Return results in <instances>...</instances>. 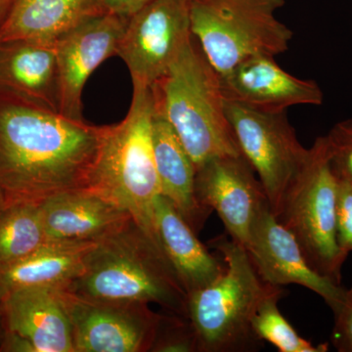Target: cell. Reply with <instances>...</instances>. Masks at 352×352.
Instances as JSON below:
<instances>
[{"instance_id":"cell-1","label":"cell","mask_w":352,"mask_h":352,"mask_svg":"<svg viewBox=\"0 0 352 352\" xmlns=\"http://www.w3.org/2000/svg\"><path fill=\"white\" fill-rule=\"evenodd\" d=\"M104 126L0 91V198L39 204L87 189Z\"/></svg>"},{"instance_id":"cell-2","label":"cell","mask_w":352,"mask_h":352,"mask_svg":"<svg viewBox=\"0 0 352 352\" xmlns=\"http://www.w3.org/2000/svg\"><path fill=\"white\" fill-rule=\"evenodd\" d=\"M62 289L104 302L156 303L188 319V295L173 265L132 219L96 243L82 273Z\"/></svg>"},{"instance_id":"cell-3","label":"cell","mask_w":352,"mask_h":352,"mask_svg":"<svg viewBox=\"0 0 352 352\" xmlns=\"http://www.w3.org/2000/svg\"><path fill=\"white\" fill-rule=\"evenodd\" d=\"M152 89L155 110L175 129L196 170L214 157L242 155L219 74L193 34Z\"/></svg>"},{"instance_id":"cell-4","label":"cell","mask_w":352,"mask_h":352,"mask_svg":"<svg viewBox=\"0 0 352 352\" xmlns=\"http://www.w3.org/2000/svg\"><path fill=\"white\" fill-rule=\"evenodd\" d=\"M154 112L152 87L133 85L126 117L104 126L87 189L126 210L160 244L155 228V205L161 189L153 151Z\"/></svg>"},{"instance_id":"cell-5","label":"cell","mask_w":352,"mask_h":352,"mask_svg":"<svg viewBox=\"0 0 352 352\" xmlns=\"http://www.w3.org/2000/svg\"><path fill=\"white\" fill-rule=\"evenodd\" d=\"M210 245L221 256L224 271L188 295V320L199 352L258 351L261 340L254 332L252 318L277 287L259 277L245 248L231 238L219 236Z\"/></svg>"},{"instance_id":"cell-6","label":"cell","mask_w":352,"mask_h":352,"mask_svg":"<svg viewBox=\"0 0 352 352\" xmlns=\"http://www.w3.org/2000/svg\"><path fill=\"white\" fill-rule=\"evenodd\" d=\"M286 0H190V25L210 63L224 75L258 55L289 50L294 32L277 19Z\"/></svg>"},{"instance_id":"cell-7","label":"cell","mask_w":352,"mask_h":352,"mask_svg":"<svg viewBox=\"0 0 352 352\" xmlns=\"http://www.w3.org/2000/svg\"><path fill=\"white\" fill-rule=\"evenodd\" d=\"M338 178L331 164L327 138L320 136L285 196L277 219L295 236L316 272L340 285L349 254L337 238Z\"/></svg>"},{"instance_id":"cell-8","label":"cell","mask_w":352,"mask_h":352,"mask_svg":"<svg viewBox=\"0 0 352 352\" xmlns=\"http://www.w3.org/2000/svg\"><path fill=\"white\" fill-rule=\"evenodd\" d=\"M227 118L240 151L258 175L271 210L279 214L285 196L309 157L287 113H264L226 100Z\"/></svg>"},{"instance_id":"cell-9","label":"cell","mask_w":352,"mask_h":352,"mask_svg":"<svg viewBox=\"0 0 352 352\" xmlns=\"http://www.w3.org/2000/svg\"><path fill=\"white\" fill-rule=\"evenodd\" d=\"M191 38L190 0H153L129 18L117 55L133 85L153 87Z\"/></svg>"},{"instance_id":"cell-10","label":"cell","mask_w":352,"mask_h":352,"mask_svg":"<svg viewBox=\"0 0 352 352\" xmlns=\"http://www.w3.org/2000/svg\"><path fill=\"white\" fill-rule=\"evenodd\" d=\"M59 292L76 352L151 351L163 315L147 303L104 302Z\"/></svg>"},{"instance_id":"cell-11","label":"cell","mask_w":352,"mask_h":352,"mask_svg":"<svg viewBox=\"0 0 352 352\" xmlns=\"http://www.w3.org/2000/svg\"><path fill=\"white\" fill-rule=\"evenodd\" d=\"M245 249L265 283L300 285L321 296L333 314L340 307L346 289L309 265L295 236L277 219L270 204L258 210Z\"/></svg>"},{"instance_id":"cell-12","label":"cell","mask_w":352,"mask_h":352,"mask_svg":"<svg viewBox=\"0 0 352 352\" xmlns=\"http://www.w3.org/2000/svg\"><path fill=\"white\" fill-rule=\"evenodd\" d=\"M129 18L104 11L83 21L57 41L60 113L82 120V91L89 76L117 55Z\"/></svg>"},{"instance_id":"cell-13","label":"cell","mask_w":352,"mask_h":352,"mask_svg":"<svg viewBox=\"0 0 352 352\" xmlns=\"http://www.w3.org/2000/svg\"><path fill=\"white\" fill-rule=\"evenodd\" d=\"M196 194L204 207L217 212L231 239L244 248L258 210L268 203L243 155L214 157L197 168Z\"/></svg>"},{"instance_id":"cell-14","label":"cell","mask_w":352,"mask_h":352,"mask_svg":"<svg viewBox=\"0 0 352 352\" xmlns=\"http://www.w3.org/2000/svg\"><path fill=\"white\" fill-rule=\"evenodd\" d=\"M0 303L6 328L0 352H76L59 289H19Z\"/></svg>"},{"instance_id":"cell-15","label":"cell","mask_w":352,"mask_h":352,"mask_svg":"<svg viewBox=\"0 0 352 352\" xmlns=\"http://www.w3.org/2000/svg\"><path fill=\"white\" fill-rule=\"evenodd\" d=\"M219 76L226 101L261 112L285 113L294 106L324 102L318 83L296 78L268 55L248 58Z\"/></svg>"},{"instance_id":"cell-16","label":"cell","mask_w":352,"mask_h":352,"mask_svg":"<svg viewBox=\"0 0 352 352\" xmlns=\"http://www.w3.org/2000/svg\"><path fill=\"white\" fill-rule=\"evenodd\" d=\"M47 242L98 243L119 230L131 215L88 189L58 194L41 204Z\"/></svg>"},{"instance_id":"cell-17","label":"cell","mask_w":352,"mask_h":352,"mask_svg":"<svg viewBox=\"0 0 352 352\" xmlns=\"http://www.w3.org/2000/svg\"><path fill=\"white\" fill-rule=\"evenodd\" d=\"M57 41H0V91L60 113Z\"/></svg>"},{"instance_id":"cell-18","label":"cell","mask_w":352,"mask_h":352,"mask_svg":"<svg viewBox=\"0 0 352 352\" xmlns=\"http://www.w3.org/2000/svg\"><path fill=\"white\" fill-rule=\"evenodd\" d=\"M152 142L161 195L171 201L191 228L199 233L212 210L196 194V168L177 134L155 110Z\"/></svg>"},{"instance_id":"cell-19","label":"cell","mask_w":352,"mask_h":352,"mask_svg":"<svg viewBox=\"0 0 352 352\" xmlns=\"http://www.w3.org/2000/svg\"><path fill=\"white\" fill-rule=\"evenodd\" d=\"M155 228L187 295L208 286L223 272V261L208 252L175 206L162 195L155 205Z\"/></svg>"},{"instance_id":"cell-20","label":"cell","mask_w":352,"mask_h":352,"mask_svg":"<svg viewBox=\"0 0 352 352\" xmlns=\"http://www.w3.org/2000/svg\"><path fill=\"white\" fill-rule=\"evenodd\" d=\"M95 245L47 242L25 258L0 265V300L23 289L65 288L82 273Z\"/></svg>"},{"instance_id":"cell-21","label":"cell","mask_w":352,"mask_h":352,"mask_svg":"<svg viewBox=\"0 0 352 352\" xmlns=\"http://www.w3.org/2000/svg\"><path fill=\"white\" fill-rule=\"evenodd\" d=\"M106 10L101 0H15L0 25V41H57L83 21Z\"/></svg>"},{"instance_id":"cell-22","label":"cell","mask_w":352,"mask_h":352,"mask_svg":"<svg viewBox=\"0 0 352 352\" xmlns=\"http://www.w3.org/2000/svg\"><path fill=\"white\" fill-rule=\"evenodd\" d=\"M46 243L39 204H14L2 208L0 265L25 258Z\"/></svg>"},{"instance_id":"cell-23","label":"cell","mask_w":352,"mask_h":352,"mask_svg":"<svg viewBox=\"0 0 352 352\" xmlns=\"http://www.w3.org/2000/svg\"><path fill=\"white\" fill-rule=\"evenodd\" d=\"M282 287H277L259 305L254 318L252 329L263 342H270L281 352H325L326 344L314 346L300 337L293 326L286 320L278 308V302L283 296Z\"/></svg>"},{"instance_id":"cell-24","label":"cell","mask_w":352,"mask_h":352,"mask_svg":"<svg viewBox=\"0 0 352 352\" xmlns=\"http://www.w3.org/2000/svg\"><path fill=\"white\" fill-rule=\"evenodd\" d=\"M151 351L199 352L195 331L188 319L163 315Z\"/></svg>"},{"instance_id":"cell-25","label":"cell","mask_w":352,"mask_h":352,"mask_svg":"<svg viewBox=\"0 0 352 352\" xmlns=\"http://www.w3.org/2000/svg\"><path fill=\"white\" fill-rule=\"evenodd\" d=\"M325 136L333 173L352 184V119L338 122Z\"/></svg>"},{"instance_id":"cell-26","label":"cell","mask_w":352,"mask_h":352,"mask_svg":"<svg viewBox=\"0 0 352 352\" xmlns=\"http://www.w3.org/2000/svg\"><path fill=\"white\" fill-rule=\"evenodd\" d=\"M338 178V177H337ZM337 238L340 249L352 252V184L338 178Z\"/></svg>"},{"instance_id":"cell-27","label":"cell","mask_w":352,"mask_h":352,"mask_svg":"<svg viewBox=\"0 0 352 352\" xmlns=\"http://www.w3.org/2000/svg\"><path fill=\"white\" fill-rule=\"evenodd\" d=\"M333 314V344L340 352H352V287L346 289L344 300Z\"/></svg>"},{"instance_id":"cell-28","label":"cell","mask_w":352,"mask_h":352,"mask_svg":"<svg viewBox=\"0 0 352 352\" xmlns=\"http://www.w3.org/2000/svg\"><path fill=\"white\" fill-rule=\"evenodd\" d=\"M101 1L104 8L109 12L129 18L153 0H101Z\"/></svg>"},{"instance_id":"cell-29","label":"cell","mask_w":352,"mask_h":352,"mask_svg":"<svg viewBox=\"0 0 352 352\" xmlns=\"http://www.w3.org/2000/svg\"><path fill=\"white\" fill-rule=\"evenodd\" d=\"M14 2L15 0H0V25L3 23L6 16L8 15Z\"/></svg>"},{"instance_id":"cell-30","label":"cell","mask_w":352,"mask_h":352,"mask_svg":"<svg viewBox=\"0 0 352 352\" xmlns=\"http://www.w3.org/2000/svg\"><path fill=\"white\" fill-rule=\"evenodd\" d=\"M4 335H6V328H4L3 315H2L1 303H0V347H1Z\"/></svg>"},{"instance_id":"cell-31","label":"cell","mask_w":352,"mask_h":352,"mask_svg":"<svg viewBox=\"0 0 352 352\" xmlns=\"http://www.w3.org/2000/svg\"><path fill=\"white\" fill-rule=\"evenodd\" d=\"M6 207V205H4L3 201L1 200V198H0V212H1L2 208Z\"/></svg>"}]
</instances>
